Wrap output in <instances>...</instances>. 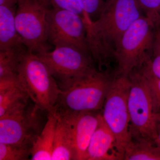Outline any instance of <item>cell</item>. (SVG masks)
Listing matches in <instances>:
<instances>
[{
  "instance_id": "26",
  "label": "cell",
  "mask_w": 160,
  "mask_h": 160,
  "mask_svg": "<svg viewBox=\"0 0 160 160\" xmlns=\"http://www.w3.org/2000/svg\"><path fill=\"white\" fill-rule=\"evenodd\" d=\"M19 0H0V5L9 6H17Z\"/></svg>"
},
{
  "instance_id": "19",
  "label": "cell",
  "mask_w": 160,
  "mask_h": 160,
  "mask_svg": "<svg viewBox=\"0 0 160 160\" xmlns=\"http://www.w3.org/2000/svg\"><path fill=\"white\" fill-rule=\"evenodd\" d=\"M32 147L0 143V160H26L31 156Z\"/></svg>"
},
{
  "instance_id": "27",
  "label": "cell",
  "mask_w": 160,
  "mask_h": 160,
  "mask_svg": "<svg viewBox=\"0 0 160 160\" xmlns=\"http://www.w3.org/2000/svg\"><path fill=\"white\" fill-rule=\"evenodd\" d=\"M155 39L160 43V26L158 28V31L155 37Z\"/></svg>"
},
{
  "instance_id": "10",
  "label": "cell",
  "mask_w": 160,
  "mask_h": 160,
  "mask_svg": "<svg viewBox=\"0 0 160 160\" xmlns=\"http://www.w3.org/2000/svg\"><path fill=\"white\" fill-rule=\"evenodd\" d=\"M41 111L34 104L22 111L0 118V143L32 147L45 126L39 113Z\"/></svg>"
},
{
  "instance_id": "8",
  "label": "cell",
  "mask_w": 160,
  "mask_h": 160,
  "mask_svg": "<svg viewBox=\"0 0 160 160\" xmlns=\"http://www.w3.org/2000/svg\"><path fill=\"white\" fill-rule=\"evenodd\" d=\"M48 40L54 47L73 46L90 54L86 25L78 15L50 7L46 15Z\"/></svg>"
},
{
  "instance_id": "7",
  "label": "cell",
  "mask_w": 160,
  "mask_h": 160,
  "mask_svg": "<svg viewBox=\"0 0 160 160\" xmlns=\"http://www.w3.org/2000/svg\"><path fill=\"white\" fill-rule=\"evenodd\" d=\"M48 0H19L15 14L18 33L29 51L35 54L49 51L47 45Z\"/></svg>"
},
{
  "instance_id": "6",
  "label": "cell",
  "mask_w": 160,
  "mask_h": 160,
  "mask_svg": "<svg viewBox=\"0 0 160 160\" xmlns=\"http://www.w3.org/2000/svg\"><path fill=\"white\" fill-rule=\"evenodd\" d=\"M129 78L128 106L131 139H142L154 144L155 116L148 81L140 69L132 71Z\"/></svg>"
},
{
  "instance_id": "22",
  "label": "cell",
  "mask_w": 160,
  "mask_h": 160,
  "mask_svg": "<svg viewBox=\"0 0 160 160\" xmlns=\"http://www.w3.org/2000/svg\"><path fill=\"white\" fill-rule=\"evenodd\" d=\"M112 0H79L86 14L92 21H95L102 13Z\"/></svg>"
},
{
  "instance_id": "25",
  "label": "cell",
  "mask_w": 160,
  "mask_h": 160,
  "mask_svg": "<svg viewBox=\"0 0 160 160\" xmlns=\"http://www.w3.org/2000/svg\"><path fill=\"white\" fill-rule=\"evenodd\" d=\"M155 116V127L153 141L155 145L160 149V115Z\"/></svg>"
},
{
  "instance_id": "9",
  "label": "cell",
  "mask_w": 160,
  "mask_h": 160,
  "mask_svg": "<svg viewBox=\"0 0 160 160\" xmlns=\"http://www.w3.org/2000/svg\"><path fill=\"white\" fill-rule=\"evenodd\" d=\"M36 55L49 67L59 88L72 79L95 68L91 55L73 46H56L52 51Z\"/></svg>"
},
{
  "instance_id": "4",
  "label": "cell",
  "mask_w": 160,
  "mask_h": 160,
  "mask_svg": "<svg viewBox=\"0 0 160 160\" xmlns=\"http://www.w3.org/2000/svg\"><path fill=\"white\" fill-rule=\"evenodd\" d=\"M152 26L144 16L132 23L123 35L115 50V74L129 77L151 57L155 37Z\"/></svg>"
},
{
  "instance_id": "21",
  "label": "cell",
  "mask_w": 160,
  "mask_h": 160,
  "mask_svg": "<svg viewBox=\"0 0 160 160\" xmlns=\"http://www.w3.org/2000/svg\"><path fill=\"white\" fill-rule=\"evenodd\" d=\"M52 7L68 10L76 13L82 19L86 26L91 24V19L83 10L79 0H48Z\"/></svg>"
},
{
  "instance_id": "13",
  "label": "cell",
  "mask_w": 160,
  "mask_h": 160,
  "mask_svg": "<svg viewBox=\"0 0 160 160\" xmlns=\"http://www.w3.org/2000/svg\"><path fill=\"white\" fill-rule=\"evenodd\" d=\"M29 99L18 76L0 78V118L25 109Z\"/></svg>"
},
{
  "instance_id": "12",
  "label": "cell",
  "mask_w": 160,
  "mask_h": 160,
  "mask_svg": "<svg viewBox=\"0 0 160 160\" xmlns=\"http://www.w3.org/2000/svg\"><path fill=\"white\" fill-rule=\"evenodd\" d=\"M120 160L114 135L101 116L92 137L84 160Z\"/></svg>"
},
{
  "instance_id": "18",
  "label": "cell",
  "mask_w": 160,
  "mask_h": 160,
  "mask_svg": "<svg viewBox=\"0 0 160 160\" xmlns=\"http://www.w3.org/2000/svg\"><path fill=\"white\" fill-rule=\"evenodd\" d=\"M27 50L25 46L0 50V78L18 75L20 61Z\"/></svg>"
},
{
  "instance_id": "2",
  "label": "cell",
  "mask_w": 160,
  "mask_h": 160,
  "mask_svg": "<svg viewBox=\"0 0 160 160\" xmlns=\"http://www.w3.org/2000/svg\"><path fill=\"white\" fill-rule=\"evenodd\" d=\"M115 77V73L94 68L72 79L60 87L52 111L62 117L102 111Z\"/></svg>"
},
{
  "instance_id": "20",
  "label": "cell",
  "mask_w": 160,
  "mask_h": 160,
  "mask_svg": "<svg viewBox=\"0 0 160 160\" xmlns=\"http://www.w3.org/2000/svg\"><path fill=\"white\" fill-rule=\"evenodd\" d=\"M144 16L153 28L160 26V0H138Z\"/></svg>"
},
{
  "instance_id": "11",
  "label": "cell",
  "mask_w": 160,
  "mask_h": 160,
  "mask_svg": "<svg viewBox=\"0 0 160 160\" xmlns=\"http://www.w3.org/2000/svg\"><path fill=\"white\" fill-rule=\"evenodd\" d=\"M101 112H87L72 116L64 117L71 124L76 160H84L90 139L99 122Z\"/></svg>"
},
{
  "instance_id": "15",
  "label": "cell",
  "mask_w": 160,
  "mask_h": 160,
  "mask_svg": "<svg viewBox=\"0 0 160 160\" xmlns=\"http://www.w3.org/2000/svg\"><path fill=\"white\" fill-rule=\"evenodd\" d=\"M17 8L0 5V50L26 46L17 30Z\"/></svg>"
},
{
  "instance_id": "16",
  "label": "cell",
  "mask_w": 160,
  "mask_h": 160,
  "mask_svg": "<svg viewBox=\"0 0 160 160\" xmlns=\"http://www.w3.org/2000/svg\"><path fill=\"white\" fill-rule=\"evenodd\" d=\"M57 121V117L54 112H48L45 126L32 144L31 160H51Z\"/></svg>"
},
{
  "instance_id": "23",
  "label": "cell",
  "mask_w": 160,
  "mask_h": 160,
  "mask_svg": "<svg viewBox=\"0 0 160 160\" xmlns=\"http://www.w3.org/2000/svg\"><path fill=\"white\" fill-rule=\"evenodd\" d=\"M140 69L148 81L154 115H160V79L152 75L143 67Z\"/></svg>"
},
{
  "instance_id": "14",
  "label": "cell",
  "mask_w": 160,
  "mask_h": 160,
  "mask_svg": "<svg viewBox=\"0 0 160 160\" xmlns=\"http://www.w3.org/2000/svg\"><path fill=\"white\" fill-rule=\"evenodd\" d=\"M56 116L57 121L51 160H76L71 124L66 118Z\"/></svg>"
},
{
  "instance_id": "17",
  "label": "cell",
  "mask_w": 160,
  "mask_h": 160,
  "mask_svg": "<svg viewBox=\"0 0 160 160\" xmlns=\"http://www.w3.org/2000/svg\"><path fill=\"white\" fill-rule=\"evenodd\" d=\"M123 160H160V149L147 140L131 139L125 148Z\"/></svg>"
},
{
  "instance_id": "24",
  "label": "cell",
  "mask_w": 160,
  "mask_h": 160,
  "mask_svg": "<svg viewBox=\"0 0 160 160\" xmlns=\"http://www.w3.org/2000/svg\"><path fill=\"white\" fill-rule=\"evenodd\" d=\"M151 57L142 67L155 77L160 79V43L155 39Z\"/></svg>"
},
{
  "instance_id": "1",
  "label": "cell",
  "mask_w": 160,
  "mask_h": 160,
  "mask_svg": "<svg viewBox=\"0 0 160 160\" xmlns=\"http://www.w3.org/2000/svg\"><path fill=\"white\" fill-rule=\"evenodd\" d=\"M143 16L138 0H112L97 19L86 27L90 54L100 68L114 60L123 35Z\"/></svg>"
},
{
  "instance_id": "5",
  "label": "cell",
  "mask_w": 160,
  "mask_h": 160,
  "mask_svg": "<svg viewBox=\"0 0 160 160\" xmlns=\"http://www.w3.org/2000/svg\"><path fill=\"white\" fill-rule=\"evenodd\" d=\"M130 85L129 77L115 74L102 110L103 120L115 138L120 160H123L125 148L131 140L128 106Z\"/></svg>"
},
{
  "instance_id": "3",
  "label": "cell",
  "mask_w": 160,
  "mask_h": 160,
  "mask_svg": "<svg viewBox=\"0 0 160 160\" xmlns=\"http://www.w3.org/2000/svg\"><path fill=\"white\" fill-rule=\"evenodd\" d=\"M18 78L33 104L43 111L53 110L60 89L49 67L36 54L28 50L24 53Z\"/></svg>"
}]
</instances>
